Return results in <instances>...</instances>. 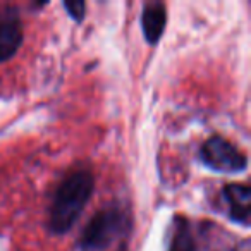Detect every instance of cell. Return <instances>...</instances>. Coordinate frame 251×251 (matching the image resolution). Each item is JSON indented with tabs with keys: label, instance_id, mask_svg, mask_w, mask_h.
<instances>
[{
	"label": "cell",
	"instance_id": "cell-2",
	"mask_svg": "<svg viewBox=\"0 0 251 251\" xmlns=\"http://www.w3.org/2000/svg\"><path fill=\"white\" fill-rule=\"evenodd\" d=\"M127 230V215L119 206H107L97 212L83 229L79 246L83 251H101L108 248L119 234Z\"/></svg>",
	"mask_w": 251,
	"mask_h": 251
},
{
	"label": "cell",
	"instance_id": "cell-3",
	"mask_svg": "<svg viewBox=\"0 0 251 251\" xmlns=\"http://www.w3.org/2000/svg\"><path fill=\"white\" fill-rule=\"evenodd\" d=\"M200 158L206 167L222 174H241L248 169L246 155L220 136H213L203 143Z\"/></svg>",
	"mask_w": 251,
	"mask_h": 251
},
{
	"label": "cell",
	"instance_id": "cell-6",
	"mask_svg": "<svg viewBox=\"0 0 251 251\" xmlns=\"http://www.w3.org/2000/svg\"><path fill=\"white\" fill-rule=\"evenodd\" d=\"M167 25V9L160 2H150L141 12V29L143 36L150 45H157L162 38Z\"/></svg>",
	"mask_w": 251,
	"mask_h": 251
},
{
	"label": "cell",
	"instance_id": "cell-5",
	"mask_svg": "<svg viewBox=\"0 0 251 251\" xmlns=\"http://www.w3.org/2000/svg\"><path fill=\"white\" fill-rule=\"evenodd\" d=\"M222 198L227 203L229 217L241 226H250L251 189L244 184H229L222 189Z\"/></svg>",
	"mask_w": 251,
	"mask_h": 251
},
{
	"label": "cell",
	"instance_id": "cell-1",
	"mask_svg": "<svg viewBox=\"0 0 251 251\" xmlns=\"http://www.w3.org/2000/svg\"><path fill=\"white\" fill-rule=\"evenodd\" d=\"M95 177L90 169H77L67 174L55 189L49 213V229L52 234L64 236L83 215L84 206L91 200Z\"/></svg>",
	"mask_w": 251,
	"mask_h": 251
},
{
	"label": "cell",
	"instance_id": "cell-8",
	"mask_svg": "<svg viewBox=\"0 0 251 251\" xmlns=\"http://www.w3.org/2000/svg\"><path fill=\"white\" fill-rule=\"evenodd\" d=\"M64 7H66V11L69 12V16L74 19V21L81 23L84 19V14H86V4L84 2H64Z\"/></svg>",
	"mask_w": 251,
	"mask_h": 251
},
{
	"label": "cell",
	"instance_id": "cell-4",
	"mask_svg": "<svg viewBox=\"0 0 251 251\" xmlns=\"http://www.w3.org/2000/svg\"><path fill=\"white\" fill-rule=\"evenodd\" d=\"M25 38L19 12L14 7H5L0 14V64L7 62L18 53Z\"/></svg>",
	"mask_w": 251,
	"mask_h": 251
},
{
	"label": "cell",
	"instance_id": "cell-7",
	"mask_svg": "<svg viewBox=\"0 0 251 251\" xmlns=\"http://www.w3.org/2000/svg\"><path fill=\"white\" fill-rule=\"evenodd\" d=\"M169 251H196L195 236H193L191 227L186 219L177 220V227H176V232L172 236Z\"/></svg>",
	"mask_w": 251,
	"mask_h": 251
},
{
	"label": "cell",
	"instance_id": "cell-9",
	"mask_svg": "<svg viewBox=\"0 0 251 251\" xmlns=\"http://www.w3.org/2000/svg\"><path fill=\"white\" fill-rule=\"evenodd\" d=\"M121 251H124V250H121Z\"/></svg>",
	"mask_w": 251,
	"mask_h": 251
}]
</instances>
